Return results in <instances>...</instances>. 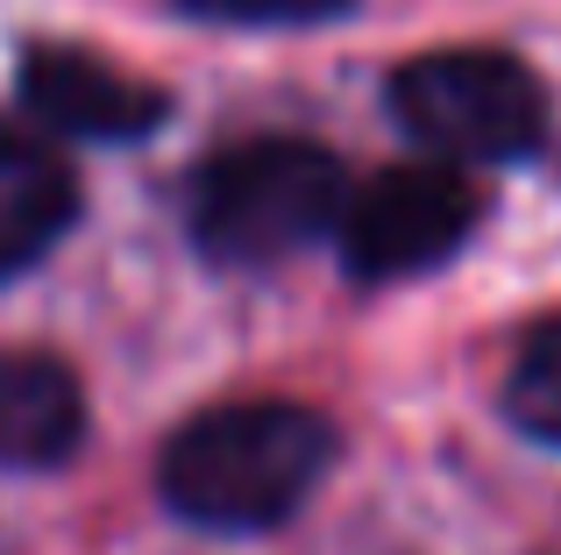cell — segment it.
Returning <instances> with one entry per match:
<instances>
[{
	"label": "cell",
	"instance_id": "cell-7",
	"mask_svg": "<svg viewBox=\"0 0 561 555\" xmlns=\"http://www.w3.org/2000/svg\"><path fill=\"white\" fill-rule=\"evenodd\" d=\"M79 214V185H71L65 157H50L43 143L0 136V278L36 264Z\"/></svg>",
	"mask_w": 561,
	"mask_h": 555
},
{
	"label": "cell",
	"instance_id": "cell-1",
	"mask_svg": "<svg viewBox=\"0 0 561 555\" xmlns=\"http://www.w3.org/2000/svg\"><path fill=\"white\" fill-rule=\"evenodd\" d=\"M334 463V428L299 399H234L164 442L157 491L192 528L256 534L306 506Z\"/></svg>",
	"mask_w": 561,
	"mask_h": 555
},
{
	"label": "cell",
	"instance_id": "cell-4",
	"mask_svg": "<svg viewBox=\"0 0 561 555\" xmlns=\"http://www.w3.org/2000/svg\"><path fill=\"white\" fill-rule=\"evenodd\" d=\"M469 228H477V185L455 165H398L383 179L356 185L334 214L342 264L363 285L434 271L440 257H455L469 242Z\"/></svg>",
	"mask_w": 561,
	"mask_h": 555
},
{
	"label": "cell",
	"instance_id": "cell-5",
	"mask_svg": "<svg viewBox=\"0 0 561 555\" xmlns=\"http://www.w3.org/2000/svg\"><path fill=\"white\" fill-rule=\"evenodd\" d=\"M22 100L28 114H43L50 128H65V136H150L157 122H164V93L142 79H128L122 65H107V57L93 50H65V43H50V50H28L22 57Z\"/></svg>",
	"mask_w": 561,
	"mask_h": 555
},
{
	"label": "cell",
	"instance_id": "cell-6",
	"mask_svg": "<svg viewBox=\"0 0 561 555\" xmlns=\"http://www.w3.org/2000/svg\"><path fill=\"white\" fill-rule=\"evenodd\" d=\"M85 399L79 377L57 356H8L0 363V463L14 471H50L79 449Z\"/></svg>",
	"mask_w": 561,
	"mask_h": 555
},
{
	"label": "cell",
	"instance_id": "cell-9",
	"mask_svg": "<svg viewBox=\"0 0 561 555\" xmlns=\"http://www.w3.org/2000/svg\"><path fill=\"white\" fill-rule=\"evenodd\" d=\"M192 14H214V22H249V29H299V22H328L348 0H185Z\"/></svg>",
	"mask_w": 561,
	"mask_h": 555
},
{
	"label": "cell",
	"instance_id": "cell-8",
	"mask_svg": "<svg viewBox=\"0 0 561 555\" xmlns=\"http://www.w3.org/2000/svg\"><path fill=\"white\" fill-rule=\"evenodd\" d=\"M505 414L519 420L534 442L561 449V314L526 335L519 363H512V377H505Z\"/></svg>",
	"mask_w": 561,
	"mask_h": 555
},
{
	"label": "cell",
	"instance_id": "cell-3",
	"mask_svg": "<svg viewBox=\"0 0 561 555\" xmlns=\"http://www.w3.org/2000/svg\"><path fill=\"white\" fill-rule=\"evenodd\" d=\"M391 114L434 165H512L548 143V86L512 50H420L391 71Z\"/></svg>",
	"mask_w": 561,
	"mask_h": 555
},
{
	"label": "cell",
	"instance_id": "cell-2",
	"mask_svg": "<svg viewBox=\"0 0 561 555\" xmlns=\"http://www.w3.org/2000/svg\"><path fill=\"white\" fill-rule=\"evenodd\" d=\"M348 185L342 157L306 136H256L206 157L192 179V242L214 264L256 271L334 228Z\"/></svg>",
	"mask_w": 561,
	"mask_h": 555
}]
</instances>
